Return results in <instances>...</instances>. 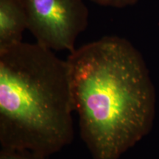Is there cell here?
Instances as JSON below:
<instances>
[{
    "mask_svg": "<svg viewBox=\"0 0 159 159\" xmlns=\"http://www.w3.org/2000/svg\"><path fill=\"white\" fill-rule=\"evenodd\" d=\"M66 61L81 139L93 159H119L154 122L156 91L142 55L125 38L107 35Z\"/></svg>",
    "mask_w": 159,
    "mask_h": 159,
    "instance_id": "cell-1",
    "label": "cell"
},
{
    "mask_svg": "<svg viewBox=\"0 0 159 159\" xmlns=\"http://www.w3.org/2000/svg\"><path fill=\"white\" fill-rule=\"evenodd\" d=\"M0 159H49V157L28 150H16L1 149Z\"/></svg>",
    "mask_w": 159,
    "mask_h": 159,
    "instance_id": "cell-5",
    "label": "cell"
},
{
    "mask_svg": "<svg viewBox=\"0 0 159 159\" xmlns=\"http://www.w3.org/2000/svg\"><path fill=\"white\" fill-rule=\"evenodd\" d=\"M68 64L38 43L0 50L1 149L49 157L75 138Z\"/></svg>",
    "mask_w": 159,
    "mask_h": 159,
    "instance_id": "cell-2",
    "label": "cell"
},
{
    "mask_svg": "<svg viewBox=\"0 0 159 159\" xmlns=\"http://www.w3.org/2000/svg\"><path fill=\"white\" fill-rule=\"evenodd\" d=\"M27 28L23 0H0V50L22 42Z\"/></svg>",
    "mask_w": 159,
    "mask_h": 159,
    "instance_id": "cell-4",
    "label": "cell"
},
{
    "mask_svg": "<svg viewBox=\"0 0 159 159\" xmlns=\"http://www.w3.org/2000/svg\"><path fill=\"white\" fill-rule=\"evenodd\" d=\"M27 30L36 43L52 51H74L77 39L89 24L83 0H23Z\"/></svg>",
    "mask_w": 159,
    "mask_h": 159,
    "instance_id": "cell-3",
    "label": "cell"
},
{
    "mask_svg": "<svg viewBox=\"0 0 159 159\" xmlns=\"http://www.w3.org/2000/svg\"><path fill=\"white\" fill-rule=\"evenodd\" d=\"M89 1L102 7L122 9L135 5L138 2L139 0H89Z\"/></svg>",
    "mask_w": 159,
    "mask_h": 159,
    "instance_id": "cell-6",
    "label": "cell"
}]
</instances>
